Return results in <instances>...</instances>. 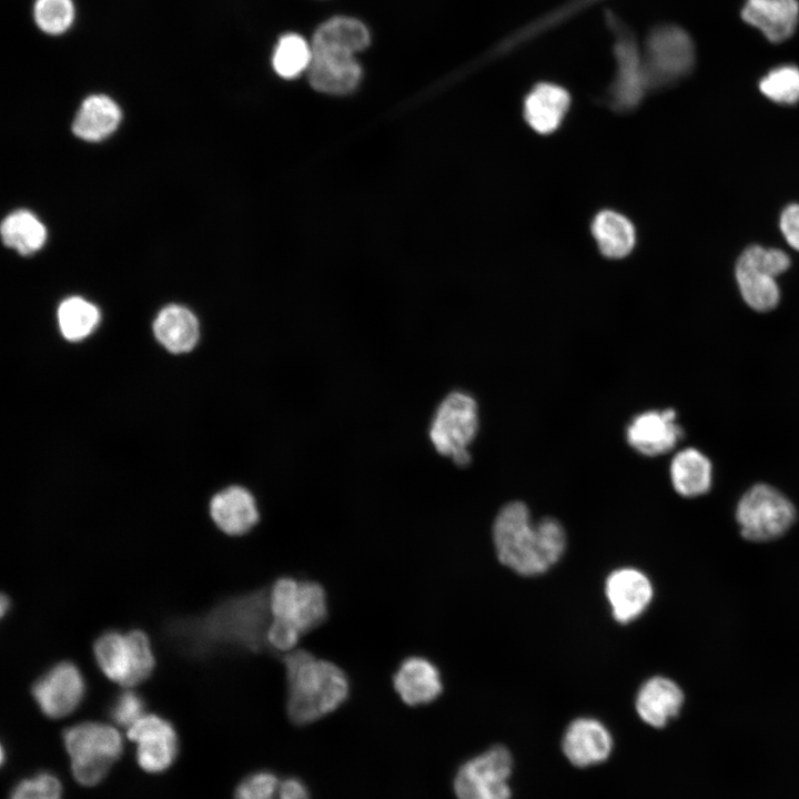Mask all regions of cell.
I'll return each mask as SVG.
<instances>
[{"mask_svg": "<svg viewBox=\"0 0 799 799\" xmlns=\"http://www.w3.org/2000/svg\"><path fill=\"white\" fill-rule=\"evenodd\" d=\"M60 780L52 773L41 772L20 781L10 799H61Z\"/></svg>", "mask_w": 799, "mask_h": 799, "instance_id": "e575fe53", "label": "cell"}, {"mask_svg": "<svg viewBox=\"0 0 799 799\" xmlns=\"http://www.w3.org/2000/svg\"><path fill=\"white\" fill-rule=\"evenodd\" d=\"M370 34L365 26L351 18H334L323 23L314 34L312 53L354 55L365 49Z\"/></svg>", "mask_w": 799, "mask_h": 799, "instance_id": "cb8c5ba5", "label": "cell"}, {"mask_svg": "<svg viewBox=\"0 0 799 799\" xmlns=\"http://www.w3.org/2000/svg\"><path fill=\"white\" fill-rule=\"evenodd\" d=\"M31 692L39 709L47 717L58 719L79 707L85 694V682L74 664L62 661L41 675Z\"/></svg>", "mask_w": 799, "mask_h": 799, "instance_id": "4fadbf2b", "label": "cell"}, {"mask_svg": "<svg viewBox=\"0 0 799 799\" xmlns=\"http://www.w3.org/2000/svg\"><path fill=\"white\" fill-rule=\"evenodd\" d=\"M93 654L102 672L124 688L144 681L155 666L150 639L139 629L103 633L94 641Z\"/></svg>", "mask_w": 799, "mask_h": 799, "instance_id": "5b68a950", "label": "cell"}, {"mask_svg": "<svg viewBox=\"0 0 799 799\" xmlns=\"http://www.w3.org/2000/svg\"><path fill=\"white\" fill-rule=\"evenodd\" d=\"M100 313L95 305L80 296L64 300L58 309L61 333L69 341L88 336L98 325Z\"/></svg>", "mask_w": 799, "mask_h": 799, "instance_id": "4dcf8cb0", "label": "cell"}, {"mask_svg": "<svg viewBox=\"0 0 799 799\" xmlns=\"http://www.w3.org/2000/svg\"><path fill=\"white\" fill-rule=\"evenodd\" d=\"M361 68L354 55L312 53L309 79L321 92L345 94L353 91L361 79Z\"/></svg>", "mask_w": 799, "mask_h": 799, "instance_id": "7402d4cb", "label": "cell"}, {"mask_svg": "<svg viewBox=\"0 0 799 799\" xmlns=\"http://www.w3.org/2000/svg\"><path fill=\"white\" fill-rule=\"evenodd\" d=\"M641 59L648 90L663 88L691 71L695 63L694 43L681 28L658 26L647 37Z\"/></svg>", "mask_w": 799, "mask_h": 799, "instance_id": "ba28073f", "label": "cell"}, {"mask_svg": "<svg viewBox=\"0 0 799 799\" xmlns=\"http://www.w3.org/2000/svg\"><path fill=\"white\" fill-rule=\"evenodd\" d=\"M392 682L402 701L408 706L429 704L443 691L438 668L421 656L403 659L392 677Z\"/></svg>", "mask_w": 799, "mask_h": 799, "instance_id": "e0dca14e", "label": "cell"}, {"mask_svg": "<svg viewBox=\"0 0 799 799\" xmlns=\"http://www.w3.org/2000/svg\"><path fill=\"white\" fill-rule=\"evenodd\" d=\"M121 111L118 104L105 95L87 98L73 121L74 134L87 141H100L110 135L119 125Z\"/></svg>", "mask_w": 799, "mask_h": 799, "instance_id": "4316f807", "label": "cell"}, {"mask_svg": "<svg viewBox=\"0 0 799 799\" xmlns=\"http://www.w3.org/2000/svg\"><path fill=\"white\" fill-rule=\"evenodd\" d=\"M684 431L676 423V411H646L633 417L626 428L628 444L646 456H658L675 448Z\"/></svg>", "mask_w": 799, "mask_h": 799, "instance_id": "9a60e30c", "label": "cell"}, {"mask_svg": "<svg viewBox=\"0 0 799 799\" xmlns=\"http://www.w3.org/2000/svg\"><path fill=\"white\" fill-rule=\"evenodd\" d=\"M110 715L117 725L128 729L144 715V701L138 692L124 690L112 704Z\"/></svg>", "mask_w": 799, "mask_h": 799, "instance_id": "d590c367", "label": "cell"}, {"mask_svg": "<svg viewBox=\"0 0 799 799\" xmlns=\"http://www.w3.org/2000/svg\"><path fill=\"white\" fill-rule=\"evenodd\" d=\"M510 771L509 752L495 746L459 769L455 778L456 796L458 799H509Z\"/></svg>", "mask_w": 799, "mask_h": 799, "instance_id": "7c38bea8", "label": "cell"}, {"mask_svg": "<svg viewBox=\"0 0 799 799\" xmlns=\"http://www.w3.org/2000/svg\"><path fill=\"white\" fill-rule=\"evenodd\" d=\"M570 104L569 93L554 83H538L526 95L524 118L540 134H549L562 124Z\"/></svg>", "mask_w": 799, "mask_h": 799, "instance_id": "44dd1931", "label": "cell"}, {"mask_svg": "<svg viewBox=\"0 0 799 799\" xmlns=\"http://www.w3.org/2000/svg\"><path fill=\"white\" fill-rule=\"evenodd\" d=\"M38 26L48 33L57 34L68 29L73 19L71 0H38L34 9Z\"/></svg>", "mask_w": 799, "mask_h": 799, "instance_id": "836d02e7", "label": "cell"}, {"mask_svg": "<svg viewBox=\"0 0 799 799\" xmlns=\"http://www.w3.org/2000/svg\"><path fill=\"white\" fill-rule=\"evenodd\" d=\"M759 89L777 103H796L799 101V69L793 65L772 69L761 79Z\"/></svg>", "mask_w": 799, "mask_h": 799, "instance_id": "d6a6232c", "label": "cell"}, {"mask_svg": "<svg viewBox=\"0 0 799 799\" xmlns=\"http://www.w3.org/2000/svg\"><path fill=\"white\" fill-rule=\"evenodd\" d=\"M606 597L619 623L636 619L648 607L654 590L649 578L635 568H619L606 579Z\"/></svg>", "mask_w": 799, "mask_h": 799, "instance_id": "2e32d148", "label": "cell"}, {"mask_svg": "<svg viewBox=\"0 0 799 799\" xmlns=\"http://www.w3.org/2000/svg\"><path fill=\"white\" fill-rule=\"evenodd\" d=\"M63 742L70 757L74 779L91 787L104 779L123 751L119 730L103 722L84 721L63 732Z\"/></svg>", "mask_w": 799, "mask_h": 799, "instance_id": "277c9868", "label": "cell"}, {"mask_svg": "<svg viewBox=\"0 0 799 799\" xmlns=\"http://www.w3.org/2000/svg\"><path fill=\"white\" fill-rule=\"evenodd\" d=\"M591 233L601 254L609 259H623L635 246L633 223L615 211L599 212L593 220Z\"/></svg>", "mask_w": 799, "mask_h": 799, "instance_id": "83f0119b", "label": "cell"}, {"mask_svg": "<svg viewBox=\"0 0 799 799\" xmlns=\"http://www.w3.org/2000/svg\"><path fill=\"white\" fill-rule=\"evenodd\" d=\"M312 60V48L297 34L282 37L275 48L273 67L283 78H294L309 68Z\"/></svg>", "mask_w": 799, "mask_h": 799, "instance_id": "1f68e13d", "label": "cell"}, {"mask_svg": "<svg viewBox=\"0 0 799 799\" xmlns=\"http://www.w3.org/2000/svg\"><path fill=\"white\" fill-rule=\"evenodd\" d=\"M780 230L788 244L799 251V204L788 205L782 211Z\"/></svg>", "mask_w": 799, "mask_h": 799, "instance_id": "8d00e7d4", "label": "cell"}, {"mask_svg": "<svg viewBox=\"0 0 799 799\" xmlns=\"http://www.w3.org/2000/svg\"><path fill=\"white\" fill-rule=\"evenodd\" d=\"M267 590L273 618L294 626L303 636L327 620V595L320 583L282 576L267 585Z\"/></svg>", "mask_w": 799, "mask_h": 799, "instance_id": "52a82bcc", "label": "cell"}, {"mask_svg": "<svg viewBox=\"0 0 799 799\" xmlns=\"http://www.w3.org/2000/svg\"><path fill=\"white\" fill-rule=\"evenodd\" d=\"M736 519L745 539L769 542L790 528L796 519V509L775 487L757 484L739 499Z\"/></svg>", "mask_w": 799, "mask_h": 799, "instance_id": "9c48e42d", "label": "cell"}, {"mask_svg": "<svg viewBox=\"0 0 799 799\" xmlns=\"http://www.w3.org/2000/svg\"><path fill=\"white\" fill-rule=\"evenodd\" d=\"M684 704V692L669 678L655 676L645 681L636 697V710L648 725L660 728L676 717Z\"/></svg>", "mask_w": 799, "mask_h": 799, "instance_id": "ffe728a7", "label": "cell"}, {"mask_svg": "<svg viewBox=\"0 0 799 799\" xmlns=\"http://www.w3.org/2000/svg\"><path fill=\"white\" fill-rule=\"evenodd\" d=\"M234 799H309V795L297 780L280 779L270 772H257L239 785Z\"/></svg>", "mask_w": 799, "mask_h": 799, "instance_id": "f546056e", "label": "cell"}, {"mask_svg": "<svg viewBox=\"0 0 799 799\" xmlns=\"http://www.w3.org/2000/svg\"><path fill=\"white\" fill-rule=\"evenodd\" d=\"M493 540L499 562L524 576L545 573L559 560L566 546L560 523L552 517L533 522L522 502L508 503L498 512Z\"/></svg>", "mask_w": 799, "mask_h": 799, "instance_id": "6da1fadb", "label": "cell"}, {"mask_svg": "<svg viewBox=\"0 0 799 799\" xmlns=\"http://www.w3.org/2000/svg\"><path fill=\"white\" fill-rule=\"evenodd\" d=\"M789 265V256L778 249L759 245L746 249L736 264V280L744 301L758 312L775 309L780 300L776 276Z\"/></svg>", "mask_w": 799, "mask_h": 799, "instance_id": "30bf717a", "label": "cell"}, {"mask_svg": "<svg viewBox=\"0 0 799 799\" xmlns=\"http://www.w3.org/2000/svg\"><path fill=\"white\" fill-rule=\"evenodd\" d=\"M3 243L27 255L39 250L45 241L44 225L29 211L20 210L9 214L1 224Z\"/></svg>", "mask_w": 799, "mask_h": 799, "instance_id": "f1b7e54d", "label": "cell"}, {"mask_svg": "<svg viewBox=\"0 0 799 799\" xmlns=\"http://www.w3.org/2000/svg\"><path fill=\"white\" fill-rule=\"evenodd\" d=\"M478 407L473 396L454 391L443 398L432 418L428 436L435 451L455 465L471 463L468 446L478 431Z\"/></svg>", "mask_w": 799, "mask_h": 799, "instance_id": "8992f818", "label": "cell"}, {"mask_svg": "<svg viewBox=\"0 0 799 799\" xmlns=\"http://www.w3.org/2000/svg\"><path fill=\"white\" fill-rule=\"evenodd\" d=\"M273 619L264 586L223 600L204 618L201 628L209 646L270 655L266 634Z\"/></svg>", "mask_w": 799, "mask_h": 799, "instance_id": "3957f363", "label": "cell"}, {"mask_svg": "<svg viewBox=\"0 0 799 799\" xmlns=\"http://www.w3.org/2000/svg\"><path fill=\"white\" fill-rule=\"evenodd\" d=\"M127 737L136 744L138 765L146 772H162L176 758V731L170 721L158 715L144 714L127 729Z\"/></svg>", "mask_w": 799, "mask_h": 799, "instance_id": "5bb4252c", "label": "cell"}, {"mask_svg": "<svg viewBox=\"0 0 799 799\" xmlns=\"http://www.w3.org/2000/svg\"><path fill=\"white\" fill-rule=\"evenodd\" d=\"M279 660L284 669L286 714L293 724L314 722L347 699L350 680L338 665L303 648L282 655Z\"/></svg>", "mask_w": 799, "mask_h": 799, "instance_id": "7a4b0ae2", "label": "cell"}, {"mask_svg": "<svg viewBox=\"0 0 799 799\" xmlns=\"http://www.w3.org/2000/svg\"><path fill=\"white\" fill-rule=\"evenodd\" d=\"M613 739L606 727L593 718H578L566 729L563 751L577 767H587L607 759Z\"/></svg>", "mask_w": 799, "mask_h": 799, "instance_id": "d6986e66", "label": "cell"}, {"mask_svg": "<svg viewBox=\"0 0 799 799\" xmlns=\"http://www.w3.org/2000/svg\"><path fill=\"white\" fill-rule=\"evenodd\" d=\"M609 22L616 34V74L608 90V100L616 111L627 112L636 108L648 91L641 52L634 37L615 17H609Z\"/></svg>", "mask_w": 799, "mask_h": 799, "instance_id": "8fae6325", "label": "cell"}, {"mask_svg": "<svg viewBox=\"0 0 799 799\" xmlns=\"http://www.w3.org/2000/svg\"><path fill=\"white\" fill-rule=\"evenodd\" d=\"M214 524L230 536L249 533L260 519L254 495L242 486H230L215 494L210 502Z\"/></svg>", "mask_w": 799, "mask_h": 799, "instance_id": "ac0fdd59", "label": "cell"}, {"mask_svg": "<svg viewBox=\"0 0 799 799\" xmlns=\"http://www.w3.org/2000/svg\"><path fill=\"white\" fill-rule=\"evenodd\" d=\"M742 18L769 40L779 42L795 31L799 6L797 0H747Z\"/></svg>", "mask_w": 799, "mask_h": 799, "instance_id": "603a6c76", "label": "cell"}, {"mask_svg": "<svg viewBox=\"0 0 799 799\" xmlns=\"http://www.w3.org/2000/svg\"><path fill=\"white\" fill-rule=\"evenodd\" d=\"M670 479L675 490L684 497L704 495L711 487V463L696 448L682 449L671 461Z\"/></svg>", "mask_w": 799, "mask_h": 799, "instance_id": "484cf974", "label": "cell"}, {"mask_svg": "<svg viewBox=\"0 0 799 799\" xmlns=\"http://www.w3.org/2000/svg\"><path fill=\"white\" fill-rule=\"evenodd\" d=\"M0 610L1 615H6L8 613V609L10 608V599L6 596V594L1 595V601H0Z\"/></svg>", "mask_w": 799, "mask_h": 799, "instance_id": "74e56055", "label": "cell"}, {"mask_svg": "<svg viewBox=\"0 0 799 799\" xmlns=\"http://www.w3.org/2000/svg\"><path fill=\"white\" fill-rule=\"evenodd\" d=\"M158 341L172 353L191 351L199 340V322L186 307L169 305L158 314L153 323Z\"/></svg>", "mask_w": 799, "mask_h": 799, "instance_id": "d4e9b609", "label": "cell"}]
</instances>
